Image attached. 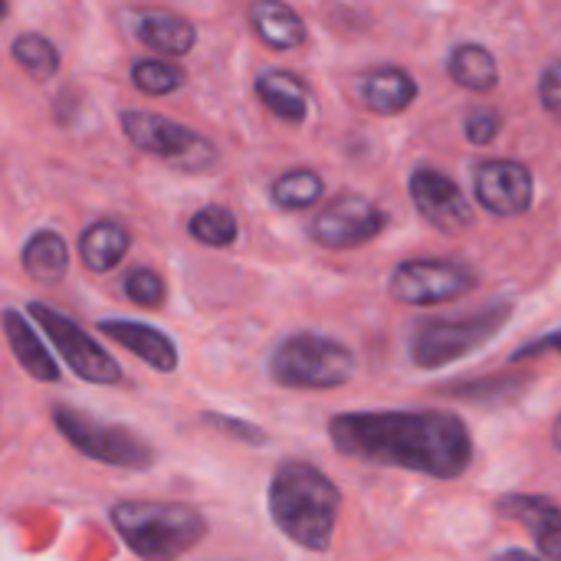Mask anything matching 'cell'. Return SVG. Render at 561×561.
<instances>
[{
    "label": "cell",
    "instance_id": "6da1fadb",
    "mask_svg": "<svg viewBox=\"0 0 561 561\" xmlns=\"http://www.w3.org/2000/svg\"><path fill=\"white\" fill-rule=\"evenodd\" d=\"M342 457L457 480L473 463L470 427L447 411H348L329 421Z\"/></svg>",
    "mask_w": 561,
    "mask_h": 561
},
{
    "label": "cell",
    "instance_id": "7a4b0ae2",
    "mask_svg": "<svg viewBox=\"0 0 561 561\" xmlns=\"http://www.w3.org/2000/svg\"><path fill=\"white\" fill-rule=\"evenodd\" d=\"M270 519L306 552H329L342 513V490L312 463L286 460L270 480Z\"/></svg>",
    "mask_w": 561,
    "mask_h": 561
},
{
    "label": "cell",
    "instance_id": "3957f363",
    "mask_svg": "<svg viewBox=\"0 0 561 561\" xmlns=\"http://www.w3.org/2000/svg\"><path fill=\"white\" fill-rule=\"evenodd\" d=\"M112 529L141 561H174L197 549L210 526L187 503L122 500L108 510Z\"/></svg>",
    "mask_w": 561,
    "mask_h": 561
},
{
    "label": "cell",
    "instance_id": "277c9868",
    "mask_svg": "<svg viewBox=\"0 0 561 561\" xmlns=\"http://www.w3.org/2000/svg\"><path fill=\"white\" fill-rule=\"evenodd\" d=\"M355 352L319 332L286 335L270 355V378L289 391H329L355 378Z\"/></svg>",
    "mask_w": 561,
    "mask_h": 561
},
{
    "label": "cell",
    "instance_id": "5b68a950",
    "mask_svg": "<svg viewBox=\"0 0 561 561\" xmlns=\"http://www.w3.org/2000/svg\"><path fill=\"white\" fill-rule=\"evenodd\" d=\"M513 316L510 302H496L467 319H434L417 325L411 339V362L417 368H444L473 352H480L490 339H496Z\"/></svg>",
    "mask_w": 561,
    "mask_h": 561
},
{
    "label": "cell",
    "instance_id": "8992f818",
    "mask_svg": "<svg viewBox=\"0 0 561 561\" xmlns=\"http://www.w3.org/2000/svg\"><path fill=\"white\" fill-rule=\"evenodd\" d=\"M56 431L72 444L76 454L105 463V467H118V470H148L154 463V450L151 444L135 434L131 427L122 424H102L92 414L69 408V404H56L49 411Z\"/></svg>",
    "mask_w": 561,
    "mask_h": 561
},
{
    "label": "cell",
    "instance_id": "52a82bcc",
    "mask_svg": "<svg viewBox=\"0 0 561 561\" xmlns=\"http://www.w3.org/2000/svg\"><path fill=\"white\" fill-rule=\"evenodd\" d=\"M125 138L138 148L148 151L168 164H174L178 171L187 174H201L210 171L217 164V148L194 128L168 118V115H154V112H141V108H125L118 115Z\"/></svg>",
    "mask_w": 561,
    "mask_h": 561
},
{
    "label": "cell",
    "instance_id": "ba28073f",
    "mask_svg": "<svg viewBox=\"0 0 561 561\" xmlns=\"http://www.w3.org/2000/svg\"><path fill=\"white\" fill-rule=\"evenodd\" d=\"M26 312L46 332L56 355L66 362V368H72L76 378H82L89 385H118L122 381V365L79 322H72L69 316H62L59 309H53L46 302H30Z\"/></svg>",
    "mask_w": 561,
    "mask_h": 561
},
{
    "label": "cell",
    "instance_id": "9c48e42d",
    "mask_svg": "<svg viewBox=\"0 0 561 561\" xmlns=\"http://www.w3.org/2000/svg\"><path fill=\"white\" fill-rule=\"evenodd\" d=\"M473 286V270L454 260H404L388 276V293L401 306H444Z\"/></svg>",
    "mask_w": 561,
    "mask_h": 561
},
{
    "label": "cell",
    "instance_id": "30bf717a",
    "mask_svg": "<svg viewBox=\"0 0 561 561\" xmlns=\"http://www.w3.org/2000/svg\"><path fill=\"white\" fill-rule=\"evenodd\" d=\"M385 230V214L362 194H342L312 220V240L325 250H355Z\"/></svg>",
    "mask_w": 561,
    "mask_h": 561
},
{
    "label": "cell",
    "instance_id": "8fae6325",
    "mask_svg": "<svg viewBox=\"0 0 561 561\" xmlns=\"http://www.w3.org/2000/svg\"><path fill=\"white\" fill-rule=\"evenodd\" d=\"M473 191H477V201L496 217H519L536 201L533 171L523 161H510V158H493V161L477 164Z\"/></svg>",
    "mask_w": 561,
    "mask_h": 561
},
{
    "label": "cell",
    "instance_id": "7c38bea8",
    "mask_svg": "<svg viewBox=\"0 0 561 561\" xmlns=\"http://www.w3.org/2000/svg\"><path fill=\"white\" fill-rule=\"evenodd\" d=\"M408 187H411L414 207L421 210V217L431 227H437L444 233H460V230L473 227L470 201L450 174H444L437 168H414Z\"/></svg>",
    "mask_w": 561,
    "mask_h": 561
},
{
    "label": "cell",
    "instance_id": "4fadbf2b",
    "mask_svg": "<svg viewBox=\"0 0 561 561\" xmlns=\"http://www.w3.org/2000/svg\"><path fill=\"white\" fill-rule=\"evenodd\" d=\"M99 332L105 339H112L115 345L128 348L135 358H141L151 371H161V375H171L178 371V348L174 342L158 332L154 325H145V322H131V319H102L99 322Z\"/></svg>",
    "mask_w": 561,
    "mask_h": 561
},
{
    "label": "cell",
    "instance_id": "5bb4252c",
    "mask_svg": "<svg viewBox=\"0 0 561 561\" xmlns=\"http://www.w3.org/2000/svg\"><path fill=\"white\" fill-rule=\"evenodd\" d=\"M131 33L141 46L164 56H187L197 46V26L171 10H135Z\"/></svg>",
    "mask_w": 561,
    "mask_h": 561
},
{
    "label": "cell",
    "instance_id": "9a60e30c",
    "mask_svg": "<svg viewBox=\"0 0 561 561\" xmlns=\"http://www.w3.org/2000/svg\"><path fill=\"white\" fill-rule=\"evenodd\" d=\"M0 329H3V335L10 342L13 358L20 362V368L33 381H43V385H56L59 381L62 371H59L53 352L46 348V342H39L36 329L30 325V319L20 309H3L0 312Z\"/></svg>",
    "mask_w": 561,
    "mask_h": 561
},
{
    "label": "cell",
    "instance_id": "2e32d148",
    "mask_svg": "<svg viewBox=\"0 0 561 561\" xmlns=\"http://www.w3.org/2000/svg\"><path fill=\"white\" fill-rule=\"evenodd\" d=\"M358 99L375 115H401L417 99V82L408 69L381 66L358 79Z\"/></svg>",
    "mask_w": 561,
    "mask_h": 561
},
{
    "label": "cell",
    "instance_id": "e0dca14e",
    "mask_svg": "<svg viewBox=\"0 0 561 561\" xmlns=\"http://www.w3.org/2000/svg\"><path fill=\"white\" fill-rule=\"evenodd\" d=\"M256 95L260 102L283 122L289 125H302L309 118L312 108V95L306 89V82L296 72L286 69H263L256 76Z\"/></svg>",
    "mask_w": 561,
    "mask_h": 561
},
{
    "label": "cell",
    "instance_id": "ac0fdd59",
    "mask_svg": "<svg viewBox=\"0 0 561 561\" xmlns=\"http://www.w3.org/2000/svg\"><path fill=\"white\" fill-rule=\"evenodd\" d=\"M131 247V233L118 220H95L79 237V260L89 273L115 270Z\"/></svg>",
    "mask_w": 561,
    "mask_h": 561
},
{
    "label": "cell",
    "instance_id": "d6986e66",
    "mask_svg": "<svg viewBox=\"0 0 561 561\" xmlns=\"http://www.w3.org/2000/svg\"><path fill=\"white\" fill-rule=\"evenodd\" d=\"M250 23H253V33L273 49H296L309 36L306 20L293 7L276 3V0H256L250 7Z\"/></svg>",
    "mask_w": 561,
    "mask_h": 561
},
{
    "label": "cell",
    "instance_id": "ffe728a7",
    "mask_svg": "<svg viewBox=\"0 0 561 561\" xmlns=\"http://www.w3.org/2000/svg\"><path fill=\"white\" fill-rule=\"evenodd\" d=\"M20 260H23V270L30 273V279L49 286V283H59L66 276V270H69V247H66L62 233H56V230H36L26 240Z\"/></svg>",
    "mask_w": 561,
    "mask_h": 561
},
{
    "label": "cell",
    "instance_id": "44dd1931",
    "mask_svg": "<svg viewBox=\"0 0 561 561\" xmlns=\"http://www.w3.org/2000/svg\"><path fill=\"white\" fill-rule=\"evenodd\" d=\"M447 72L457 85L470 89V92H490L500 82V66L496 56L480 46V43H460L454 46L450 59H447Z\"/></svg>",
    "mask_w": 561,
    "mask_h": 561
},
{
    "label": "cell",
    "instance_id": "7402d4cb",
    "mask_svg": "<svg viewBox=\"0 0 561 561\" xmlns=\"http://www.w3.org/2000/svg\"><path fill=\"white\" fill-rule=\"evenodd\" d=\"M322 194H325V184L309 168H293V171L279 174L270 187L273 204L283 210H309L322 201Z\"/></svg>",
    "mask_w": 561,
    "mask_h": 561
},
{
    "label": "cell",
    "instance_id": "603a6c76",
    "mask_svg": "<svg viewBox=\"0 0 561 561\" xmlns=\"http://www.w3.org/2000/svg\"><path fill=\"white\" fill-rule=\"evenodd\" d=\"M10 56L36 82H46V79H53L59 72V49L43 33H20L13 39V46H10Z\"/></svg>",
    "mask_w": 561,
    "mask_h": 561
},
{
    "label": "cell",
    "instance_id": "cb8c5ba5",
    "mask_svg": "<svg viewBox=\"0 0 561 561\" xmlns=\"http://www.w3.org/2000/svg\"><path fill=\"white\" fill-rule=\"evenodd\" d=\"M187 233L201 243V247H233L240 237V220L233 217V210H227L224 204H207L201 207L191 220H187Z\"/></svg>",
    "mask_w": 561,
    "mask_h": 561
},
{
    "label": "cell",
    "instance_id": "d4e9b609",
    "mask_svg": "<svg viewBox=\"0 0 561 561\" xmlns=\"http://www.w3.org/2000/svg\"><path fill=\"white\" fill-rule=\"evenodd\" d=\"M496 513L506 516V519H516L519 526H526L533 533V539L539 533H546L549 526L561 523V510L546 496H503L496 503Z\"/></svg>",
    "mask_w": 561,
    "mask_h": 561
},
{
    "label": "cell",
    "instance_id": "484cf974",
    "mask_svg": "<svg viewBox=\"0 0 561 561\" xmlns=\"http://www.w3.org/2000/svg\"><path fill=\"white\" fill-rule=\"evenodd\" d=\"M128 76H131V85L141 95H154V99L158 95H171V92H178L187 82V72L181 66H174L171 59H158V56L138 59Z\"/></svg>",
    "mask_w": 561,
    "mask_h": 561
},
{
    "label": "cell",
    "instance_id": "4316f807",
    "mask_svg": "<svg viewBox=\"0 0 561 561\" xmlns=\"http://www.w3.org/2000/svg\"><path fill=\"white\" fill-rule=\"evenodd\" d=\"M122 289H125V296L135 302V306H141V309H154V306H161L164 302V283H161V276L154 273V270H131L128 276H125V283H122Z\"/></svg>",
    "mask_w": 561,
    "mask_h": 561
},
{
    "label": "cell",
    "instance_id": "83f0119b",
    "mask_svg": "<svg viewBox=\"0 0 561 561\" xmlns=\"http://www.w3.org/2000/svg\"><path fill=\"white\" fill-rule=\"evenodd\" d=\"M500 125H503L500 112H496V108H486V105L473 108V112L463 118V131H467V141H470V145H490V141L496 138Z\"/></svg>",
    "mask_w": 561,
    "mask_h": 561
},
{
    "label": "cell",
    "instance_id": "f1b7e54d",
    "mask_svg": "<svg viewBox=\"0 0 561 561\" xmlns=\"http://www.w3.org/2000/svg\"><path fill=\"white\" fill-rule=\"evenodd\" d=\"M204 421H207L210 427H217L220 434H227V437H240L243 444H263V440H266V431H260L256 424L240 421V417H227V414H204Z\"/></svg>",
    "mask_w": 561,
    "mask_h": 561
},
{
    "label": "cell",
    "instance_id": "f546056e",
    "mask_svg": "<svg viewBox=\"0 0 561 561\" xmlns=\"http://www.w3.org/2000/svg\"><path fill=\"white\" fill-rule=\"evenodd\" d=\"M539 99L546 105V112H552L561 118V62H549L539 76Z\"/></svg>",
    "mask_w": 561,
    "mask_h": 561
},
{
    "label": "cell",
    "instance_id": "4dcf8cb0",
    "mask_svg": "<svg viewBox=\"0 0 561 561\" xmlns=\"http://www.w3.org/2000/svg\"><path fill=\"white\" fill-rule=\"evenodd\" d=\"M536 355H561V329L552 335H542V339H533L529 345H523L513 362H526V358H536Z\"/></svg>",
    "mask_w": 561,
    "mask_h": 561
},
{
    "label": "cell",
    "instance_id": "1f68e13d",
    "mask_svg": "<svg viewBox=\"0 0 561 561\" xmlns=\"http://www.w3.org/2000/svg\"><path fill=\"white\" fill-rule=\"evenodd\" d=\"M536 546H539V552L549 561H561V523L549 526L546 533H539L536 536Z\"/></svg>",
    "mask_w": 561,
    "mask_h": 561
},
{
    "label": "cell",
    "instance_id": "d6a6232c",
    "mask_svg": "<svg viewBox=\"0 0 561 561\" xmlns=\"http://www.w3.org/2000/svg\"><path fill=\"white\" fill-rule=\"evenodd\" d=\"M493 561H549V559H542V556H529V552H519V549H510V552L496 556Z\"/></svg>",
    "mask_w": 561,
    "mask_h": 561
},
{
    "label": "cell",
    "instance_id": "836d02e7",
    "mask_svg": "<svg viewBox=\"0 0 561 561\" xmlns=\"http://www.w3.org/2000/svg\"><path fill=\"white\" fill-rule=\"evenodd\" d=\"M552 444H556V450H561V414L559 421H556V427H552Z\"/></svg>",
    "mask_w": 561,
    "mask_h": 561
},
{
    "label": "cell",
    "instance_id": "e575fe53",
    "mask_svg": "<svg viewBox=\"0 0 561 561\" xmlns=\"http://www.w3.org/2000/svg\"><path fill=\"white\" fill-rule=\"evenodd\" d=\"M3 16H7V3L0 0V20H3Z\"/></svg>",
    "mask_w": 561,
    "mask_h": 561
}]
</instances>
